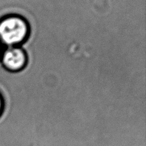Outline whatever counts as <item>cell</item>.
<instances>
[{
    "label": "cell",
    "instance_id": "obj_1",
    "mask_svg": "<svg viewBox=\"0 0 146 146\" xmlns=\"http://www.w3.org/2000/svg\"><path fill=\"white\" fill-rule=\"evenodd\" d=\"M30 34L29 23L22 16L11 14L0 19V42L4 47L20 46Z\"/></svg>",
    "mask_w": 146,
    "mask_h": 146
},
{
    "label": "cell",
    "instance_id": "obj_2",
    "mask_svg": "<svg viewBox=\"0 0 146 146\" xmlns=\"http://www.w3.org/2000/svg\"><path fill=\"white\" fill-rule=\"evenodd\" d=\"M3 67L9 72L21 71L28 64V55L21 46L6 47L0 58Z\"/></svg>",
    "mask_w": 146,
    "mask_h": 146
},
{
    "label": "cell",
    "instance_id": "obj_3",
    "mask_svg": "<svg viewBox=\"0 0 146 146\" xmlns=\"http://www.w3.org/2000/svg\"><path fill=\"white\" fill-rule=\"evenodd\" d=\"M4 108H5V101H4V98L1 93L0 92V117L3 114L4 111Z\"/></svg>",
    "mask_w": 146,
    "mask_h": 146
},
{
    "label": "cell",
    "instance_id": "obj_4",
    "mask_svg": "<svg viewBox=\"0 0 146 146\" xmlns=\"http://www.w3.org/2000/svg\"><path fill=\"white\" fill-rule=\"evenodd\" d=\"M4 46L1 44V43L0 42V58H1V54H2L3 51H4Z\"/></svg>",
    "mask_w": 146,
    "mask_h": 146
}]
</instances>
